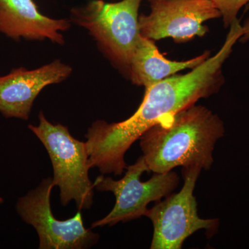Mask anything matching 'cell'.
<instances>
[{
    "label": "cell",
    "mask_w": 249,
    "mask_h": 249,
    "mask_svg": "<svg viewBox=\"0 0 249 249\" xmlns=\"http://www.w3.org/2000/svg\"><path fill=\"white\" fill-rule=\"evenodd\" d=\"M242 36V26L236 19L217 54L186 74L170 76L145 89L133 115L113 124L95 121L85 134L90 168H98L102 175H122L127 168L124 155L147 129L217 92L224 81L223 65Z\"/></svg>",
    "instance_id": "obj_1"
},
{
    "label": "cell",
    "mask_w": 249,
    "mask_h": 249,
    "mask_svg": "<svg viewBox=\"0 0 249 249\" xmlns=\"http://www.w3.org/2000/svg\"><path fill=\"white\" fill-rule=\"evenodd\" d=\"M224 131L217 114L193 105L142 134L139 139L142 157L154 173H168L178 166L209 170L214 145Z\"/></svg>",
    "instance_id": "obj_2"
},
{
    "label": "cell",
    "mask_w": 249,
    "mask_h": 249,
    "mask_svg": "<svg viewBox=\"0 0 249 249\" xmlns=\"http://www.w3.org/2000/svg\"><path fill=\"white\" fill-rule=\"evenodd\" d=\"M38 118V124H29V129L48 152L53 166V185L60 189L62 204L65 206L74 201L78 211L90 209L94 186L89 178L91 168L86 142L75 139L66 126L51 123L42 111Z\"/></svg>",
    "instance_id": "obj_3"
},
{
    "label": "cell",
    "mask_w": 249,
    "mask_h": 249,
    "mask_svg": "<svg viewBox=\"0 0 249 249\" xmlns=\"http://www.w3.org/2000/svg\"><path fill=\"white\" fill-rule=\"evenodd\" d=\"M142 1L92 0L71 12V21L89 31L105 55L127 74L142 36L139 10Z\"/></svg>",
    "instance_id": "obj_4"
},
{
    "label": "cell",
    "mask_w": 249,
    "mask_h": 249,
    "mask_svg": "<svg viewBox=\"0 0 249 249\" xmlns=\"http://www.w3.org/2000/svg\"><path fill=\"white\" fill-rule=\"evenodd\" d=\"M125 175L119 180L100 175L93 182L97 191L111 192L116 197L114 208L107 215L93 222L91 227L114 226L145 216L147 205L169 196L179 184L175 172L155 173L148 181H141V176L149 171L144 157H139L133 165L126 168Z\"/></svg>",
    "instance_id": "obj_5"
},
{
    "label": "cell",
    "mask_w": 249,
    "mask_h": 249,
    "mask_svg": "<svg viewBox=\"0 0 249 249\" xmlns=\"http://www.w3.org/2000/svg\"><path fill=\"white\" fill-rule=\"evenodd\" d=\"M201 169L183 168V188L178 193L167 196L163 201L147 210L145 216L153 224L151 249H181L188 237L204 229L214 233L218 219H202L198 215L197 203L193 195Z\"/></svg>",
    "instance_id": "obj_6"
},
{
    "label": "cell",
    "mask_w": 249,
    "mask_h": 249,
    "mask_svg": "<svg viewBox=\"0 0 249 249\" xmlns=\"http://www.w3.org/2000/svg\"><path fill=\"white\" fill-rule=\"evenodd\" d=\"M53 187V178H45L16 203L19 217L32 226L38 235V248L84 249L96 245L99 235L85 227L80 211L66 220H60L53 215L51 206Z\"/></svg>",
    "instance_id": "obj_7"
},
{
    "label": "cell",
    "mask_w": 249,
    "mask_h": 249,
    "mask_svg": "<svg viewBox=\"0 0 249 249\" xmlns=\"http://www.w3.org/2000/svg\"><path fill=\"white\" fill-rule=\"evenodd\" d=\"M149 15L139 18L141 34L152 40L172 37L185 42L209 31L204 23L221 17L213 0H162L151 3Z\"/></svg>",
    "instance_id": "obj_8"
},
{
    "label": "cell",
    "mask_w": 249,
    "mask_h": 249,
    "mask_svg": "<svg viewBox=\"0 0 249 249\" xmlns=\"http://www.w3.org/2000/svg\"><path fill=\"white\" fill-rule=\"evenodd\" d=\"M71 72L70 65L56 60L35 70L19 67L0 76V113L7 119L28 120L41 91L66 80Z\"/></svg>",
    "instance_id": "obj_9"
},
{
    "label": "cell",
    "mask_w": 249,
    "mask_h": 249,
    "mask_svg": "<svg viewBox=\"0 0 249 249\" xmlns=\"http://www.w3.org/2000/svg\"><path fill=\"white\" fill-rule=\"evenodd\" d=\"M71 22L41 14L34 0H0V33L15 40L52 41L63 45Z\"/></svg>",
    "instance_id": "obj_10"
},
{
    "label": "cell",
    "mask_w": 249,
    "mask_h": 249,
    "mask_svg": "<svg viewBox=\"0 0 249 249\" xmlns=\"http://www.w3.org/2000/svg\"><path fill=\"white\" fill-rule=\"evenodd\" d=\"M209 57L207 52L186 61L168 60L160 53L154 40L142 35L131 59L128 76L134 85L146 89L178 71L196 68Z\"/></svg>",
    "instance_id": "obj_11"
},
{
    "label": "cell",
    "mask_w": 249,
    "mask_h": 249,
    "mask_svg": "<svg viewBox=\"0 0 249 249\" xmlns=\"http://www.w3.org/2000/svg\"><path fill=\"white\" fill-rule=\"evenodd\" d=\"M221 14L224 27H230L235 19L240 10L248 4L249 0H213Z\"/></svg>",
    "instance_id": "obj_12"
},
{
    "label": "cell",
    "mask_w": 249,
    "mask_h": 249,
    "mask_svg": "<svg viewBox=\"0 0 249 249\" xmlns=\"http://www.w3.org/2000/svg\"><path fill=\"white\" fill-rule=\"evenodd\" d=\"M240 39L243 41L249 40V19L242 26V36Z\"/></svg>",
    "instance_id": "obj_13"
},
{
    "label": "cell",
    "mask_w": 249,
    "mask_h": 249,
    "mask_svg": "<svg viewBox=\"0 0 249 249\" xmlns=\"http://www.w3.org/2000/svg\"><path fill=\"white\" fill-rule=\"evenodd\" d=\"M151 4V3L155 2V1H162V0H147Z\"/></svg>",
    "instance_id": "obj_14"
},
{
    "label": "cell",
    "mask_w": 249,
    "mask_h": 249,
    "mask_svg": "<svg viewBox=\"0 0 249 249\" xmlns=\"http://www.w3.org/2000/svg\"><path fill=\"white\" fill-rule=\"evenodd\" d=\"M3 202H4V200H3L2 198L0 196V204H2Z\"/></svg>",
    "instance_id": "obj_15"
}]
</instances>
